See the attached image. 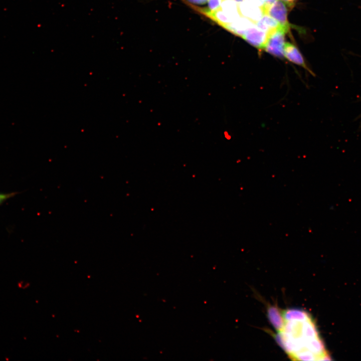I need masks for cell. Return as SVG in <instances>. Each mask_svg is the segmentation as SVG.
Here are the masks:
<instances>
[{
    "mask_svg": "<svg viewBox=\"0 0 361 361\" xmlns=\"http://www.w3.org/2000/svg\"><path fill=\"white\" fill-rule=\"evenodd\" d=\"M287 32L280 27L269 34L263 50L273 56L282 59L285 44V34Z\"/></svg>",
    "mask_w": 361,
    "mask_h": 361,
    "instance_id": "3957f363",
    "label": "cell"
},
{
    "mask_svg": "<svg viewBox=\"0 0 361 361\" xmlns=\"http://www.w3.org/2000/svg\"><path fill=\"white\" fill-rule=\"evenodd\" d=\"M15 195V193L0 194V204L3 203L5 200L13 197Z\"/></svg>",
    "mask_w": 361,
    "mask_h": 361,
    "instance_id": "8fae6325",
    "label": "cell"
},
{
    "mask_svg": "<svg viewBox=\"0 0 361 361\" xmlns=\"http://www.w3.org/2000/svg\"><path fill=\"white\" fill-rule=\"evenodd\" d=\"M279 327L280 340L291 357L297 359H325L327 357L315 326L308 315L300 311H287Z\"/></svg>",
    "mask_w": 361,
    "mask_h": 361,
    "instance_id": "6da1fadb",
    "label": "cell"
},
{
    "mask_svg": "<svg viewBox=\"0 0 361 361\" xmlns=\"http://www.w3.org/2000/svg\"><path fill=\"white\" fill-rule=\"evenodd\" d=\"M264 14H266L275 20L281 27L287 32L289 29L287 20V9L285 3L281 0H274L265 4L262 7Z\"/></svg>",
    "mask_w": 361,
    "mask_h": 361,
    "instance_id": "7a4b0ae2",
    "label": "cell"
},
{
    "mask_svg": "<svg viewBox=\"0 0 361 361\" xmlns=\"http://www.w3.org/2000/svg\"><path fill=\"white\" fill-rule=\"evenodd\" d=\"M222 0H208V8L210 11H214L219 9L221 6Z\"/></svg>",
    "mask_w": 361,
    "mask_h": 361,
    "instance_id": "9c48e42d",
    "label": "cell"
},
{
    "mask_svg": "<svg viewBox=\"0 0 361 361\" xmlns=\"http://www.w3.org/2000/svg\"><path fill=\"white\" fill-rule=\"evenodd\" d=\"M283 53L284 57L288 61L303 67L310 73L313 74V73L305 63L303 56L294 45L289 42L285 43L284 46Z\"/></svg>",
    "mask_w": 361,
    "mask_h": 361,
    "instance_id": "8992f818",
    "label": "cell"
},
{
    "mask_svg": "<svg viewBox=\"0 0 361 361\" xmlns=\"http://www.w3.org/2000/svg\"><path fill=\"white\" fill-rule=\"evenodd\" d=\"M188 4L205 5L208 3V0H185Z\"/></svg>",
    "mask_w": 361,
    "mask_h": 361,
    "instance_id": "30bf717a",
    "label": "cell"
},
{
    "mask_svg": "<svg viewBox=\"0 0 361 361\" xmlns=\"http://www.w3.org/2000/svg\"><path fill=\"white\" fill-rule=\"evenodd\" d=\"M256 25L259 28L268 33H270L281 27L275 20L266 14H264Z\"/></svg>",
    "mask_w": 361,
    "mask_h": 361,
    "instance_id": "ba28073f",
    "label": "cell"
},
{
    "mask_svg": "<svg viewBox=\"0 0 361 361\" xmlns=\"http://www.w3.org/2000/svg\"><path fill=\"white\" fill-rule=\"evenodd\" d=\"M255 24L248 19L240 16L224 28L234 34L242 37L245 33Z\"/></svg>",
    "mask_w": 361,
    "mask_h": 361,
    "instance_id": "52a82bcc",
    "label": "cell"
},
{
    "mask_svg": "<svg viewBox=\"0 0 361 361\" xmlns=\"http://www.w3.org/2000/svg\"><path fill=\"white\" fill-rule=\"evenodd\" d=\"M238 4L240 16L248 19L255 24L264 15L263 6L261 7L243 0L238 2Z\"/></svg>",
    "mask_w": 361,
    "mask_h": 361,
    "instance_id": "5b68a950",
    "label": "cell"
},
{
    "mask_svg": "<svg viewBox=\"0 0 361 361\" xmlns=\"http://www.w3.org/2000/svg\"><path fill=\"white\" fill-rule=\"evenodd\" d=\"M288 6L292 7L296 0H281Z\"/></svg>",
    "mask_w": 361,
    "mask_h": 361,
    "instance_id": "7c38bea8",
    "label": "cell"
},
{
    "mask_svg": "<svg viewBox=\"0 0 361 361\" xmlns=\"http://www.w3.org/2000/svg\"><path fill=\"white\" fill-rule=\"evenodd\" d=\"M269 34L259 28L255 24L242 38L255 48L263 50Z\"/></svg>",
    "mask_w": 361,
    "mask_h": 361,
    "instance_id": "277c9868",
    "label": "cell"
}]
</instances>
